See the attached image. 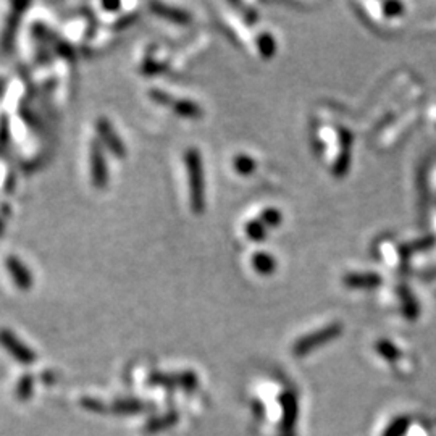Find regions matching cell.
Listing matches in <instances>:
<instances>
[{
    "mask_svg": "<svg viewBox=\"0 0 436 436\" xmlns=\"http://www.w3.org/2000/svg\"><path fill=\"white\" fill-rule=\"evenodd\" d=\"M189 161V173L193 180V206L196 211L202 208V196H204V186H202V165L199 162V156L191 152L188 157Z\"/></svg>",
    "mask_w": 436,
    "mask_h": 436,
    "instance_id": "1",
    "label": "cell"
},
{
    "mask_svg": "<svg viewBox=\"0 0 436 436\" xmlns=\"http://www.w3.org/2000/svg\"><path fill=\"white\" fill-rule=\"evenodd\" d=\"M92 173H94V180H96L94 183L96 184L103 183V175H106V170H103L101 153L97 152L96 149L92 151Z\"/></svg>",
    "mask_w": 436,
    "mask_h": 436,
    "instance_id": "2",
    "label": "cell"
},
{
    "mask_svg": "<svg viewBox=\"0 0 436 436\" xmlns=\"http://www.w3.org/2000/svg\"><path fill=\"white\" fill-rule=\"evenodd\" d=\"M331 333H333V328H327V330H323L320 335H315L317 338H312V340H305V341L300 343V345H299V349H300V351H304V348H310L312 345H314L315 341H317V343H320V341L328 340V338L331 336Z\"/></svg>",
    "mask_w": 436,
    "mask_h": 436,
    "instance_id": "3",
    "label": "cell"
}]
</instances>
